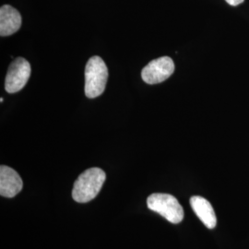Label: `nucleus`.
<instances>
[{"label":"nucleus","mask_w":249,"mask_h":249,"mask_svg":"<svg viewBox=\"0 0 249 249\" xmlns=\"http://www.w3.org/2000/svg\"><path fill=\"white\" fill-rule=\"evenodd\" d=\"M107 179L106 173L92 167L83 172L74 183L72 197L79 203H86L97 196Z\"/></svg>","instance_id":"obj_1"},{"label":"nucleus","mask_w":249,"mask_h":249,"mask_svg":"<svg viewBox=\"0 0 249 249\" xmlns=\"http://www.w3.org/2000/svg\"><path fill=\"white\" fill-rule=\"evenodd\" d=\"M108 69L105 61L97 55L90 57L85 68V94L89 99L100 96L107 86Z\"/></svg>","instance_id":"obj_2"},{"label":"nucleus","mask_w":249,"mask_h":249,"mask_svg":"<svg viewBox=\"0 0 249 249\" xmlns=\"http://www.w3.org/2000/svg\"><path fill=\"white\" fill-rule=\"evenodd\" d=\"M148 208L161 215L172 223H181L184 219V210L177 197L170 194L154 193L147 199Z\"/></svg>","instance_id":"obj_3"},{"label":"nucleus","mask_w":249,"mask_h":249,"mask_svg":"<svg viewBox=\"0 0 249 249\" xmlns=\"http://www.w3.org/2000/svg\"><path fill=\"white\" fill-rule=\"evenodd\" d=\"M31 65L22 57L16 58L9 65L5 80V89L9 93L18 92L23 89L31 76Z\"/></svg>","instance_id":"obj_4"},{"label":"nucleus","mask_w":249,"mask_h":249,"mask_svg":"<svg viewBox=\"0 0 249 249\" xmlns=\"http://www.w3.org/2000/svg\"><path fill=\"white\" fill-rule=\"evenodd\" d=\"M175 71V63L169 56H161L149 63L142 71L143 81L157 84L167 80Z\"/></svg>","instance_id":"obj_5"},{"label":"nucleus","mask_w":249,"mask_h":249,"mask_svg":"<svg viewBox=\"0 0 249 249\" xmlns=\"http://www.w3.org/2000/svg\"><path fill=\"white\" fill-rule=\"evenodd\" d=\"M23 187L22 179L18 173L6 165L0 167V195L13 197L18 195Z\"/></svg>","instance_id":"obj_6"},{"label":"nucleus","mask_w":249,"mask_h":249,"mask_svg":"<svg viewBox=\"0 0 249 249\" xmlns=\"http://www.w3.org/2000/svg\"><path fill=\"white\" fill-rule=\"evenodd\" d=\"M21 25V16L18 10L9 5L0 9V36H9L18 32Z\"/></svg>","instance_id":"obj_7"},{"label":"nucleus","mask_w":249,"mask_h":249,"mask_svg":"<svg viewBox=\"0 0 249 249\" xmlns=\"http://www.w3.org/2000/svg\"><path fill=\"white\" fill-rule=\"evenodd\" d=\"M190 206L199 220L209 229H213L217 223L216 214L212 204L202 196L190 197Z\"/></svg>","instance_id":"obj_8"},{"label":"nucleus","mask_w":249,"mask_h":249,"mask_svg":"<svg viewBox=\"0 0 249 249\" xmlns=\"http://www.w3.org/2000/svg\"><path fill=\"white\" fill-rule=\"evenodd\" d=\"M229 5H231V6H238V5H240L242 4L243 2H244V0H225Z\"/></svg>","instance_id":"obj_9"}]
</instances>
